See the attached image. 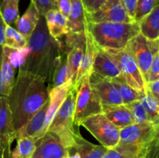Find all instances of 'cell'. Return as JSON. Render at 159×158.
I'll use <instances>...</instances> for the list:
<instances>
[{"label": "cell", "mask_w": 159, "mask_h": 158, "mask_svg": "<svg viewBox=\"0 0 159 158\" xmlns=\"http://www.w3.org/2000/svg\"><path fill=\"white\" fill-rule=\"evenodd\" d=\"M70 79L69 70L68 65V57L67 53L60 50V55L57 60L56 66L53 71L52 78L50 85H48V89L51 90L56 87L61 86Z\"/></svg>", "instance_id": "484cf974"}, {"label": "cell", "mask_w": 159, "mask_h": 158, "mask_svg": "<svg viewBox=\"0 0 159 158\" xmlns=\"http://www.w3.org/2000/svg\"><path fill=\"white\" fill-rule=\"evenodd\" d=\"M40 15L34 5L30 2L26 12L16 23L15 26L19 33L29 39L35 29Z\"/></svg>", "instance_id": "7402d4cb"}, {"label": "cell", "mask_w": 159, "mask_h": 158, "mask_svg": "<svg viewBox=\"0 0 159 158\" xmlns=\"http://www.w3.org/2000/svg\"><path fill=\"white\" fill-rule=\"evenodd\" d=\"M75 148L80 158H102L109 149L102 145H96L84 139L78 132L75 135Z\"/></svg>", "instance_id": "cb8c5ba5"}, {"label": "cell", "mask_w": 159, "mask_h": 158, "mask_svg": "<svg viewBox=\"0 0 159 158\" xmlns=\"http://www.w3.org/2000/svg\"><path fill=\"white\" fill-rule=\"evenodd\" d=\"M16 132H18L49 99V89L41 77L19 71L7 96Z\"/></svg>", "instance_id": "6da1fadb"}, {"label": "cell", "mask_w": 159, "mask_h": 158, "mask_svg": "<svg viewBox=\"0 0 159 158\" xmlns=\"http://www.w3.org/2000/svg\"><path fill=\"white\" fill-rule=\"evenodd\" d=\"M28 38L22 35L12 26L6 25L5 33V43L3 46L13 49H20L27 46Z\"/></svg>", "instance_id": "4dcf8cb0"}, {"label": "cell", "mask_w": 159, "mask_h": 158, "mask_svg": "<svg viewBox=\"0 0 159 158\" xmlns=\"http://www.w3.org/2000/svg\"><path fill=\"white\" fill-rule=\"evenodd\" d=\"M20 0H2L0 3V12L6 25H15L20 18Z\"/></svg>", "instance_id": "f1b7e54d"}, {"label": "cell", "mask_w": 159, "mask_h": 158, "mask_svg": "<svg viewBox=\"0 0 159 158\" xmlns=\"http://www.w3.org/2000/svg\"><path fill=\"white\" fill-rule=\"evenodd\" d=\"M92 71L110 80L122 78L120 69L114 58L99 48L95 57Z\"/></svg>", "instance_id": "9a60e30c"}, {"label": "cell", "mask_w": 159, "mask_h": 158, "mask_svg": "<svg viewBox=\"0 0 159 158\" xmlns=\"http://www.w3.org/2000/svg\"><path fill=\"white\" fill-rule=\"evenodd\" d=\"M126 107L129 109L133 116L134 123H143V122H152L147 112L144 109L141 101H134L128 104H126Z\"/></svg>", "instance_id": "836d02e7"}, {"label": "cell", "mask_w": 159, "mask_h": 158, "mask_svg": "<svg viewBox=\"0 0 159 158\" xmlns=\"http://www.w3.org/2000/svg\"><path fill=\"white\" fill-rule=\"evenodd\" d=\"M127 46L138 64L146 85L148 72L152 62L153 56L155 53L159 51L158 40H147L139 33L129 42Z\"/></svg>", "instance_id": "9c48e42d"}, {"label": "cell", "mask_w": 159, "mask_h": 158, "mask_svg": "<svg viewBox=\"0 0 159 158\" xmlns=\"http://www.w3.org/2000/svg\"><path fill=\"white\" fill-rule=\"evenodd\" d=\"M15 149L11 152L10 158H31L35 150V141L31 137H18Z\"/></svg>", "instance_id": "f546056e"}, {"label": "cell", "mask_w": 159, "mask_h": 158, "mask_svg": "<svg viewBox=\"0 0 159 158\" xmlns=\"http://www.w3.org/2000/svg\"><path fill=\"white\" fill-rule=\"evenodd\" d=\"M16 139L12 114L6 96L0 97V158H10L12 142Z\"/></svg>", "instance_id": "7c38bea8"}, {"label": "cell", "mask_w": 159, "mask_h": 158, "mask_svg": "<svg viewBox=\"0 0 159 158\" xmlns=\"http://www.w3.org/2000/svg\"><path fill=\"white\" fill-rule=\"evenodd\" d=\"M35 150L31 158H65L67 149L58 136L47 132L35 142Z\"/></svg>", "instance_id": "4fadbf2b"}, {"label": "cell", "mask_w": 159, "mask_h": 158, "mask_svg": "<svg viewBox=\"0 0 159 158\" xmlns=\"http://www.w3.org/2000/svg\"><path fill=\"white\" fill-rule=\"evenodd\" d=\"M122 2L124 8H125L127 13L128 14L129 16L134 21L137 0H122Z\"/></svg>", "instance_id": "60d3db41"}, {"label": "cell", "mask_w": 159, "mask_h": 158, "mask_svg": "<svg viewBox=\"0 0 159 158\" xmlns=\"http://www.w3.org/2000/svg\"><path fill=\"white\" fill-rule=\"evenodd\" d=\"M15 68L11 65L7 56L5 53L2 55V96L7 97L10 90L15 82Z\"/></svg>", "instance_id": "4316f807"}, {"label": "cell", "mask_w": 159, "mask_h": 158, "mask_svg": "<svg viewBox=\"0 0 159 158\" xmlns=\"http://www.w3.org/2000/svg\"><path fill=\"white\" fill-rule=\"evenodd\" d=\"M88 31L96 46L101 50L124 49L129 42L140 33L139 25L134 23H87Z\"/></svg>", "instance_id": "3957f363"}, {"label": "cell", "mask_w": 159, "mask_h": 158, "mask_svg": "<svg viewBox=\"0 0 159 158\" xmlns=\"http://www.w3.org/2000/svg\"><path fill=\"white\" fill-rule=\"evenodd\" d=\"M85 13H92L97 10L107 0H81Z\"/></svg>", "instance_id": "74e56055"}, {"label": "cell", "mask_w": 159, "mask_h": 158, "mask_svg": "<svg viewBox=\"0 0 159 158\" xmlns=\"http://www.w3.org/2000/svg\"><path fill=\"white\" fill-rule=\"evenodd\" d=\"M48 102H49V99L33 116V117L17 132L16 138L23 137V136L31 137L34 139L35 142L37 139H40V133H41L42 130H43L45 119H46V115L48 108Z\"/></svg>", "instance_id": "e0dca14e"}, {"label": "cell", "mask_w": 159, "mask_h": 158, "mask_svg": "<svg viewBox=\"0 0 159 158\" xmlns=\"http://www.w3.org/2000/svg\"><path fill=\"white\" fill-rule=\"evenodd\" d=\"M140 33L147 40H158L159 37V5L152 12L138 22Z\"/></svg>", "instance_id": "44dd1931"}, {"label": "cell", "mask_w": 159, "mask_h": 158, "mask_svg": "<svg viewBox=\"0 0 159 158\" xmlns=\"http://www.w3.org/2000/svg\"><path fill=\"white\" fill-rule=\"evenodd\" d=\"M140 101L145 111L147 112L151 122L155 124H159L158 100H157L153 94L146 88L144 96Z\"/></svg>", "instance_id": "1f68e13d"}, {"label": "cell", "mask_w": 159, "mask_h": 158, "mask_svg": "<svg viewBox=\"0 0 159 158\" xmlns=\"http://www.w3.org/2000/svg\"><path fill=\"white\" fill-rule=\"evenodd\" d=\"M102 113L120 129L134 123L131 113L124 104L102 105Z\"/></svg>", "instance_id": "ac0fdd59"}, {"label": "cell", "mask_w": 159, "mask_h": 158, "mask_svg": "<svg viewBox=\"0 0 159 158\" xmlns=\"http://www.w3.org/2000/svg\"><path fill=\"white\" fill-rule=\"evenodd\" d=\"M6 23H5L0 12V46H3L5 43V33H6Z\"/></svg>", "instance_id": "7bdbcfd3"}, {"label": "cell", "mask_w": 159, "mask_h": 158, "mask_svg": "<svg viewBox=\"0 0 159 158\" xmlns=\"http://www.w3.org/2000/svg\"><path fill=\"white\" fill-rule=\"evenodd\" d=\"M65 158H80V156L74 147L67 149L66 155H65Z\"/></svg>", "instance_id": "ee69618b"}, {"label": "cell", "mask_w": 159, "mask_h": 158, "mask_svg": "<svg viewBox=\"0 0 159 158\" xmlns=\"http://www.w3.org/2000/svg\"><path fill=\"white\" fill-rule=\"evenodd\" d=\"M72 86V81H71V79H69L68 81H66L61 86L56 87V88L49 90V102H48V112H47L46 119H45L43 130L40 133V137L48 132V129L51 124V121H52L53 118H54V115L56 114L58 108H60L62 102H64L68 91Z\"/></svg>", "instance_id": "2e32d148"}, {"label": "cell", "mask_w": 159, "mask_h": 158, "mask_svg": "<svg viewBox=\"0 0 159 158\" xmlns=\"http://www.w3.org/2000/svg\"><path fill=\"white\" fill-rule=\"evenodd\" d=\"M30 52L19 71L41 77L50 85L60 55V43L50 35L44 16L40 15L35 29L28 39Z\"/></svg>", "instance_id": "7a4b0ae2"}, {"label": "cell", "mask_w": 159, "mask_h": 158, "mask_svg": "<svg viewBox=\"0 0 159 158\" xmlns=\"http://www.w3.org/2000/svg\"><path fill=\"white\" fill-rule=\"evenodd\" d=\"M158 2L159 0H137L134 21L138 23L150 13L155 6L158 5Z\"/></svg>", "instance_id": "e575fe53"}, {"label": "cell", "mask_w": 159, "mask_h": 158, "mask_svg": "<svg viewBox=\"0 0 159 158\" xmlns=\"http://www.w3.org/2000/svg\"><path fill=\"white\" fill-rule=\"evenodd\" d=\"M54 3L56 9L65 17H68L71 8V0H54Z\"/></svg>", "instance_id": "ab89813d"}, {"label": "cell", "mask_w": 159, "mask_h": 158, "mask_svg": "<svg viewBox=\"0 0 159 158\" xmlns=\"http://www.w3.org/2000/svg\"><path fill=\"white\" fill-rule=\"evenodd\" d=\"M114 58L120 69L122 79L134 89L145 92L146 85L141 71L131 52L126 46L121 50H106Z\"/></svg>", "instance_id": "ba28073f"}, {"label": "cell", "mask_w": 159, "mask_h": 158, "mask_svg": "<svg viewBox=\"0 0 159 158\" xmlns=\"http://www.w3.org/2000/svg\"><path fill=\"white\" fill-rule=\"evenodd\" d=\"M85 52L82 56V61L79 67V72H78L77 78H76L75 85L78 81L83 78L85 76L90 75L93 71V65L94 62L95 57L99 50V47L96 46L94 40L92 38L89 33L85 29ZM74 85V86H75Z\"/></svg>", "instance_id": "d6986e66"}, {"label": "cell", "mask_w": 159, "mask_h": 158, "mask_svg": "<svg viewBox=\"0 0 159 158\" xmlns=\"http://www.w3.org/2000/svg\"><path fill=\"white\" fill-rule=\"evenodd\" d=\"M87 23H134L123 5L122 0H107L97 10L85 13Z\"/></svg>", "instance_id": "8fae6325"}, {"label": "cell", "mask_w": 159, "mask_h": 158, "mask_svg": "<svg viewBox=\"0 0 159 158\" xmlns=\"http://www.w3.org/2000/svg\"><path fill=\"white\" fill-rule=\"evenodd\" d=\"M86 26L85 12L81 0H71V8L67 17L68 32L82 33Z\"/></svg>", "instance_id": "ffe728a7"}, {"label": "cell", "mask_w": 159, "mask_h": 158, "mask_svg": "<svg viewBox=\"0 0 159 158\" xmlns=\"http://www.w3.org/2000/svg\"><path fill=\"white\" fill-rule=\"evenodd\" d=\"M149 146V145H148ZM147 147H140L119 143L114 148L109 149L102 158H140L144 157Z\"/></svg>", "instance_id": "d4e9b609"}, {"label": "cell", "mask_w": 159, "mask_h": 158, "mask_svg": "<svg viewBox=\"0 0 159 158\" xmlns=\"http://www.w3.org/2000/svg\"><path fill=\"white\" fill-rule=\"evenodd\" d=\"M146 88L153 94L157 100L159 101V80L148 82L146 84Z\"/></svg>", "instance_id": "b9f144b4"}, {"label": "cell", "mask_w": 159, "mask_h": 158, "mask_svg": "<svg viewBox=\"0 0 159 158\" xmlns=\"http://www.w3.org/2000/svg\"><path fill=\"white\" fill-rule=\"evenodd\" d=\"M76 88L74 125L79 127L85 118L102 113V105L89 82V75L81 79L75 85Z\"/></svg>", "instance_id": "5b68a950"}, {"label": "cell", "mask_w": 159, "mask_h": 158, "mask_svg": "<svg viewBox=\"0 0 159 158\" xmlns=\"http://www.w3.org/2000/svg\"><path fill=\"white\" fill-rule=\"evenodd\" d=\"M75 98L76 88L72 86L48 129V132L54 133L58 136L66 149L75 147V135L79 132L74 127Z\"/></svg>", "instance_id": "277c9868"}, {"label": "cell", "mask_w": 159, "mask_h": 158, "mask_svg": "<svg viewBox=\"0 0 159 158\" xmlns=\"http://www.w3.org/2000/svg\"><path fill=\"white\" fill-rule=\"evenodd\" d=\"M140 158H144V157H140Z\"/></svg>", "instance_id": "bcb514c9"}, {"label": "cell", "mask_w": 159, "mask_h": 158, "mask_svg": "<svg viewBox=\"0 0 159 158\" xmlns=\"http://www.w3.org/2000/svg\"><path fill=\"white\" fill-rule=\"evenodd\" d=\"M40 15L44 16L47 12L56 9L54 0H31Z\"/></svg>", "instance_id": "d590c367"}, {"label": "cell", "mask_w": 159, "mask_h": 158, "mask_svg": "<svg viewBox=\"0 0 159 158\" xmlns=\"http://www.w3.org/2000/svg\"><path fill=\"white\" fill-rule=\"evenodd\" d=\"M156 80H159V51L154 54L152 62L148 72L146 84Z\"/></svg>", "instance_id": "8d00e7d4"}, {"label": "cell", "mask_w": 159, "mask_h": 158, "mask_svg": "<svg viewBox=\"0 0 159 158\" xmlns=\"http://www.w3.org/2000/svg\"><path fill=\"white\" fill-rule=\"evenodd\" d=\"M112 83L117 90L124 105L128 104L134 101L141 100L144 96V92L138 91L127 85L122 78H116L111 80Z\"/></svg>", "instance_id": "83f0119b"}, {"label": "cell", "mask_w": 159, "mask_h": 158, "mask_svg": "<svg viewBox=\"0 0 159 158\" xmlns=\"http://www.w3.org/2000/svg\"><path fill=\"white\" fill-rule=\"evenodd\" d=\"M89 82L96 93L102 105H117L123 104L122 99L111 80L92 71Z\"/></svg>", "instance_id": "5bb4252c"}, {"label": "cell", "mask_w": 159, "mask_h": 158, "mask_svg": "<svg viewBox=\"0 0 159 158\" xmlns=\"http://www.w3.org/2000/svg\"><path fill=\"white\" fill-rule=\"evenodd\" d=\"M3 46H0V97L2 96V79H1V71H2V62L3 55Z\"/></svg>", "instance_id": "f6af8a7d"}, {"label": "cell", "mask_w": 159, "mask_h": 158, "mask_svg": "<svg viewBox=\"0 0 159 158\" xmlns=\"http://www.w3.org/2000/svg\"><path fill=\"white\" fill-rule=\"evenodd\" d=\"M81 125L85 127L101 145L107 149L114 148L120 143V129L113 125L103 113L85 118Z\"/></svg>", "instance_id": "8992f818"}, {"label": "cell", "mask_w": 159, "mask_h": 158, "mask_svg": "<svg viewBox=\"0 0 159 158\" xmlns=\"http://www.w3.org/2000/svg\"><path fill=\"white\" fill-rule=\"evenodd\" d=\"M3 53L6 54L11 65L15 69L20 68L24 64L26 57L30 52L29 46H26L20 49H13L3 46Z\"/></svg>", "instance_id": "d6a6232c"}, {"label": "cell", "mask_w": 159, "mask_h": 158, "mask_svg": "<svg viewBox=\"0 0 159 158\" xmlns=\"http://www.w3.org/2000/svg\"><path fill=\"white\" fill-rule=\"evenodd\" d=\"M45 22L50 35L54 39H58L68 32L67 17L57 9H52L44 15Z\"/></svg>", "instance_id": "603a6c76"}, {"label": "cell", "mask_w": 159, "mask_h": 158, "mask_svg": "<svg viewBox=\"0 0 159 158\" xmlns=\"http://www.w3.org/2000/svg\"><path fill=\"white\" fill-rule=\"evenodd\" d=\"M159 124L134 123L120 130V143L140 147L148 146L158 136Z\"/></svg>", "instance_id": "30bf717a"}, {"label": "cell", "mask_w": 159, "mask_h": 158, "mask_svg": "<svg viewBox=\"0 0 159 158\" xmlns=\"http://www.w3.org/2000/svg\"><path fill=\"white\" fill-rule=\"evenodd\" d=\"M158 136H157L148 147L144 154V158H159Z\"/></svg>", "instance_id": "f35d334b"}, {"label": "cell", "mask_w": 159, "mask_h": 158, "mask_svg": "<svg viewBox=\"0 0 159 158\" xmlns=\"http://www.w3.org/2000/svg\"><path fill=\"white\" fill-rule=\"evenodd\" d=\"M60 50L67 53L70 79L74 86L85 48V31L82 33L68 32L57 39Z\"/></svg>", "instance_id": "52a82bcc"}]
</instances>
